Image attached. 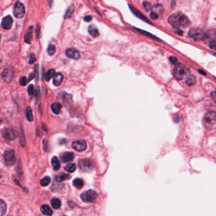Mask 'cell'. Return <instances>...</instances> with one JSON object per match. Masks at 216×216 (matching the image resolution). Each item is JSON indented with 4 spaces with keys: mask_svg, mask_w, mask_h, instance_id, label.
I'll return each instance as SVG.
<instances>
[{
    "mask_svg": "<svg viewBox=\"0 0 216 216\" xmlns=\"http://www.w3.org/2000/svg\"><path fill=\"white\" fill-rule=\"evenodd\" d=\"M1 37H2V35L0 34V40H1Z\"/></svg>",
    "mask_w": 216,
    "mask_h": 216,
    "instance_id": "cell-49",
    "label": "cell"
},
{
    "mask_svg": "<svg viewBox=\"0 0 216 216\" xmlns=\"http://www.w3.org/2000/svg\"><path fill=\"white\" fill-rule=\"evenodd\" d=\"M168 22L176 28L187 27L191 24L188 17L181 12H177L170 15L168 18Z\"/></svg>",
    "mask_w": 216,
    "mask_h": 216,
    "instance_id": "cell-1",
    "label": "cell"
},
{
    "mask_svg": "<svg viewBox=\"0 0 216 216\" xmlns=\"http://www.w3.org/2000/svg\"><path fill=\"white\" fill-rule=\"evenodd\" d=\"M51 204L54 209H58L61 206V202L58 198H53L51 201Z\"/></svg>",
    "mask_w": 216,
    "mask_h": 216,
    "instance_id": "cell-25",
    "label": "cell"
},
{
    "mask_svg": "<svg viewBox=\"0 0 216 216\" xmlns=\"http://www.w3.org/2000/svg\"><path fill=\"white\" fill-rule=\"evenodd\" d=\"M216 120V114L215 112H210L205 114L204 118V123L207 129H213L215 127Z\"/></svg>",
    "mask_w": 216,
    "mask_h": 216,
    "instance_id": "cell-5",
    "label": "cell"
},
{
    "mask_svg": "<svg viewBox=\"0 0 216 216\" xmlns=\"http://www.w3.org/2000/svg\"><path fill=\"white\" fill-rule=\"evenodd\" d=\"M27 82V80L26 77H22L20 79V84L22 86H26Z\"/></svg>",
    "mask_w": 216,
    "mask_h": 216,
    "instance_id": "cell-37",
    "label": "cell"
},
{
    "mask_svg": "<svg viewBox=\"0 0 216 216\" xmlns=\"http://www.w3.org/2000/svg\"><path fill=\"white\" fill-rule=\"evenodd\" d=\"M68 177H69V175L62 172V173L59 174L58 176H57V177H55V181L57 182H62V181H65V179H68Z\"/></svg>",
    "mask_w": 216,
    "mask_h": 216,
    "instance_id": "cell-23",
    "label": "cell"
},
{
    "mask_svg": "<svg viewBox=\"0 0 216 216\" xmlns=\"http://www.w3.org/2000/svg\"><path fill=\"white\" fill-rule=\"evenodd\" d=\"M47 51H48V53L49 55L53 56L54 54L55 53V51H56L55 46L54 44H50L48 48Z\"/></svg>",
    "mask_w": 216,
    "mask_h": 216,
    "instance_id": "cell-32",
    "label": "cell"
},
{
    "mask_svg": "<svg viewBox=\"0 0 216 216\" xmlns=\"http://www.w3.org/2000/svg\"><path fill=\"white\" fill-rule=\"evenodd\" d=\"M187 80L186 81V83L187 85L188 86H192L193 85V84H195L196 82V78L193 75H190L188 78H187Z\"/></svg>",
    "mask_w": 216,
    "mask_h": 216,
    "instance_id": "cell-27",
    "label": "cell"
},
{
    "mask_svg": "<svg viewBox=\"0 0 216 216\" xmlns=\"http://www.w3.org/2000/svg\"><path fill=\"white\" fill-rule=\"evenodd\" d=\"M2 122H3V120H2V119L1 117H0V124H1Z\"/></svg>",
    "mask_w": 216,
    "mask_h": 216,
    "instance_id": "cell-48",
    "label": "cell"
},
{
    "mask_svg": "<svg viewBox=\"0 0 216 216\" xmlns=\"http://www.w3.org/2000/svg\"><path fill=\"white\" fill-rule=\"evenodd\" d=\"M33 27H30L29 30H28V31L27 33V34H26V36H25V38H24V40H25V42L26 43H28V44H30L31 43V41H32V39H33Z\"/></svg>",
    "mask_w": 216,
    "mask_h": 216,
    "instance_id": "cell-19",
    "label": "cell"
},
{
    "mask_svg": "<svg viewBox=\"0 0 216 216\" xmlns=\"http://www.w3.org/2000/svg\"><path fill=\"white\" fill-rule=\"evenodd\" d=\"M13 24V19L10 15H8V16L4 17L2 19L1 26L3 29L5 30H9L11 29Z\"/></svg>",
    "mask_w": 216,
    "mask_h": 216,
    "instance_id": "cell-12",
    "label": "cell"
},
{
    "mask_svg": "<svg viewBox=\"0 0 216 216\" xmlns=\"http://www.w3.org/2000/svg\"><path fill=\"white\" fill-rule=\"evenodd\" d=\"M98 198L97 193L92 190H89L83 192L81 195V198L83 202L86 203H93Z\"/></svg>",
    "mask_w": 216,
    "mask_h": 216,
    "instance_id": "cell-4",
    "label": "cell"
},
{
    "mask_svg": "<svg viewBox=\"0 0 216 216\" xmlns=\"http://www.w3.org/2000/svg\"><path fill=\"white\" fill-rule=\"evenodd\" d=\"M51 182V178L49 176H46L44 178L41 179L40 181V184L41 186H46L50 183Z\"/></svg>",
    "mask_w": 216,
    "mask_h": 216,
    "instance_id": "cell-30",
    "label": "cell"
},
{
    "mask_svg": "<svg viewBox=\"0 0 216 216\" xmlns=\"http://www.w3.org/2000/svg\"><path fill=\"white\" fill-rule=\"evenodd\" d=\"M36 60V55H34V53H30V56H29V64H34Z\"/></svg>",
    "mask_w": 216,
    "mask_h": 216,
    "instance_id": "cell-35",
    "label": "cell"
},
{
    "mask_svg": "<svg viewBox=\"0 0 216 216\" xmlns=\"http://www.w3.org/2000/svg\"><path fill=\"white\" fill-rule=\"evenodd\" d=\"M152 10L153 12H155L158 15L162 14L164 12V8H163L162 5H160V4H157V5L154 6L153 7H152Z\"/></svg>",
    "mask_w": 216,
    "mask_h": 216,
    "instance_id": "cell-21",
    "label": "cell"
},
{
    "mask_svg": "<svg viewBox=\"0 0 216 216\" xmlns=\"http://www.w3.org/2000/svg\"><path fill=\"white\" fill-rule=\"evenodd\" d=\"M4 160L5 163L7 166H12L16 162V157H15V152L12 149H9L5 150L4 153Z\"/></svg>",
    "mask_w": 216,
    "mask_h": 216,
    "instance_id": "cell-6",
    "label": "cell"
},
{
    "mask_svg": "<svg viewBox=\"0 0 216 216\" xmlns=\"http://www.w3.org/2000/svg\"><path fill=\"white\" fill-rule=\"evenodd\" d=\"M74 158V153L72 152H64L61 154L60 159L63 162H68L72 161Z\"/></svg>",
    "mask_w": 216,
    "mask_h": 216,
    "instance_id": "cell-14",
    "label": "cell"
},
{
    "mask_svg": "<svg viewBox=\"0 0 216 216\" xmlns=\"http://www.w3.org/2000/svg\"><path fill=\"white\" fill-rule=\"evenodd\" d=\"M74 7L73 5H71L70 7L68 8V9L67 10V11L66 12V14L65 15V19L70 18L72 16V13H74Z\"/></svg>",
    "mask_w": 216,
    "mask_h": 216,
    "instance_id": "cell-33",
    "label": "cell"
},
{
    "mask_svg": "<svg viewBox=\"0 0 216 216\" xmlns=\"http://www.w3.org/2000/svg\"><path fill=\"white\" fill-rule=\"evenodd\" d=\"M13 71L11 67H6L4 69L2 74V78L4 81L9 82L12 81L13 78Z\"/></svg>",
    "mask_w": 216,
    "mask_h": 216,
    "instance_id": "cell-10",
    "label": "cell"
},
{
    "mask_svg": "<svg viewBox=\"0 0 216 216\" xmlns=\"http://www.w3.org/2000/svg\"><path fill=\"white\" fill-rule=\"evenodd\" d=\"M129 9H131V10L132 11L134 15H136L138 17H139V18L141 19V20H143L144 21H145L146 22L148 23V24H151V22H149V20L146 17H145V16H144V15L141 12H139L136 9H135L134 7H133L131 5H129Z\"/></svg>",
    "mask_w": 216,
    "mask_h": 216,
    "instance_id": "cell-15",
    "label": "cell"
},
{
    "mask_svg": "<svg viewBox=\"0 0 216 216\" xmlns=\"http://www.w3.org/2000/svg\"><path fill=\"white\" fill-rule=\"evenodd\" d=\"M188 35L192 39L196 41H203L209 38V35L203 30L198 28L191 29L189 31Z\"/></svg>",
    "mask_w": 216,
    "mask_h": 216,
    "instance_id": "cell-3",
    "label": "cell"
},
{
    "mask_svg": "<svg viewBox=\"0 0 216 216\" xmlns=\"http://www.w3.org/2000/svg\"><path fill=\"white\" fill-rule=\"evenodd\" d=\"M211 95H212V96L213 97V99L215 101V91H213V92H212V93Z\"/></svg>",
    "mask_w": 216,
    "mask_h": 216,
    "instance_id": "cell-45",
    "label": "cell"
},
{
    "mask_svg": "<svg viewBox=\"0 0 216 216\" xmlns=\"http://www.w3.org/2000/svg\"><path fill=\"white\" fill-rule=\"evenodd\" d=\"M55 69H50V70L47 72L46 74V77H45V79L46 81H49L55 75Z\"/></svg>",
    "mask_w": 216,
    "mask_h": 216,
    "instance_id": "cell-28",
    "label": "cell"
},
{
    "mask_svg": "<svg viewBox=\"0 0 216 216\" xmlns=\"http://www.w3.org/2000/svg\"><path fill=\"white\" fill-rule=\"evenodd\" d=\"M17 134L14 129L7 128L5 129L3 132V137L7 141H12L16 138Z\"/></svg>",
    "mask_w": 216,
    "mask_h": 216,
    "instance_id": "cell-9",
    "label": "cell"
},
{
    "mask_svg": "<svg viewBox=\"0 0 216 216\" xmlns=\"http://www.w3.org/2000/svg\"><path fill=\"white\" fill-rule=\"evenodd\" d=\"M48 3H49V5H50V6H51L52 5V3H53V0H48Z\"/></svg>",
    "mask_w": 216,
    "mask_h": 216,
    "instance_id": "cell-46",
    "label": "cell"
},
{
    "mask_svg": "<svg viewBox=\"0 0 216 216\" xmlns=\"http://www.w3.org/2000/svg\"><path fill=\"white\" fill-rule=\"evenodd\" d=\"M175 33H176L177 34H179V36H182L183 34V32L180 29H177V31H175Z\"/></svg>",
    "mask_w": 216,
    "mask_h": 216,
    "instance_id": "cell-44",
    "label": "cell"
},
{
    "mask_svg": "<svg viewBox=\"0 0 216 216\" xmlns=\"http://www.w3.org/2000/svg\"><path fill=\"white\" fill-rule=\"evenodd\" d=\"M76 169V165L74 164H68L65 167V170L68 172H74Z\"/></svg>",
    "mask_w": 216,
    "mask_h": 216,
    "instance_id": "cell-29",
    "label": "cell"
},
{
    "mask_svg": "<svg viewBox=\"0 0 216 216\" xmlns=\"http://www.w3.org/2000/svg\"><path fill=\"white\" fill-rule=\"evenodd\" d=\"M6 211V205L3 200L0 199V216L3 215Z\"/></svg>",
    "mask_w": 216,
    "mask_h": 216,
    "instance_id": "cell-26",
    "label": "cell"
},
{
    "mask_svg": "<svg viewBox=\"0 0 216 216\" xmlns=\"http://www.w3.org/2000/svg\"><path fill=\"white\" fill-rule=\"evenodd\" d=\"M209 46L211 49L215 50V40H212V41H211L209 43Z\"/></svg>",
    "mask_w": 216,
    "mask_h": 216,
    "instance_id": "cell-40",
    "label": "cell"
},
{
    "mask_svg": "<svg viewBox=\"0 0 216 216\" xmlns=\"http://www.w3.org/2000/svg\"><path fill=\"white\" fill-rule=\"evenodd\" d=\"M26 117L29 121H33V110L30 107H27L26 110Z\"/></svg>",
    "mask_w": 216,
    "mask_h": 216,
    "instance_id": "cell-31",
    "label": "cell"
},
{
    "mask_svg": "<svg viewBox=\"0 0 216 216\" xmlns=\"http://www.w3.org/2000/svg\"><path fill=\"white\" fill-rule=\"evenodd\" d=\"M92 17L91 16V15H88V16H86L84 18V21H86V22H90L91 20H92Z\"/></svg>",
    "mask_w": 216,
    "mask_h": 216,
    "instance_id": "cell-42",
    "label": "cell"
},
{
    "mask_svg": "<svg viewBox=\"0 0 216 216\" xmlns=\"http://www.w3.org/2000/svg\"><path fill=\"white\" fill-rule=\"evenodd\" d=\"M95 166L94 162L89 159H81L79 162V167L81 171L89 172L93 169Z\"/></svg>",
    "mask_w": 216,
    "mask_h": 216,
    "instance_id": "cell-7",
    "label": "cell"
},
{
    "mask_svg": "<svg viewBox=\"0 0 216 216\" xmlns=\"http://www.w3.org/2000/svg\"><path fill=\"white\" fill-rule=\"evenodd\" d=\"M199 72L200 73V74H202L203 75H206V73L205 72H204L203 71H201V70H199Z\"/></svg>",
    "mask_w": 216,
    "mask_h": 216,
    "instance_id": "cell-47",
    "label": "cell"
},
{
    "mask_svg": "<svg viewBox=\"0 0 216 216\" xmlns=\"http://www.w3.org/2000/svg\"><path fill=\"white\" fill-rule=\"evenodd\" d=\"M1 177H2V176H1V175H0V178H1Z\"/></svg>",
    "mask_w": 216,
    "mask_h": 216,
    "instance_id": "cell-50",
    "label": "cell"
},
{
    "mask_svg": "<svg viewBox=\"0 0 216 216\" xmlns=\"http://www.w3.org/2000/svg\"><path fill=\"white\" fill-rule=\"evenodd\" d=\"M150 18L153 20H157V19H158V18L159 17L158 14H157L155 12H152V13L150 15Z\"/></svg>",
    "mask_w": 216,
    "mask_h": 216,
    "instance_id": "cell-38",
    "label": "cell"
},
{
    "mask_svg": "<svg viewBox=\"0 0 216 216\" xmlns=\"http://www.w3.org/2000/svg\"><path fill=\"white\" fill-rule=\"evenodd\" d=\"M41 212L46 215H51L53 214V211L51 208L47 205H43L41 207Z\"/></svg>",
    "mask_w": 216,
    "mask_h": 216,
    "instance_id": "cell-18",
    "label": "cell"
},
{
    "mask_svg": "<svg viewBox=\"0 0 216 216\" xmlns=\"http://www.w3.org/2000/svg\"><path fill=\"white\" fill-rule=\"evenodd\" d=\"M51 164L52 166L53 167V169H55V171L58 170L60 167V160H58V159L56 157H53V159H51Z\"/></svg>",
    "mask_w": 216,
    "mask_h": 216,
    "instance_id": "cell-22",
    "label": "cell"
},
{
    "mask_svg": "<svg viewBox=\"0 0 216 216\" xmlns=\"http://www.w3.org/2000/svg\"><path fill=\"white\" fill-rule=\"evenodd\" d=\"M143 8L146 12H149L150 10H152V5L150 4V3L148 2H144L143 3Z\"/></svg>",
    "mask_w": 216,
    "mask_h": 216,
    "instance_id": "cell-34",
    "label": "cell"
},
{
    "mask_svg": "<svg viewBox=\"0 0 216 216\" xmlns=\"http://www.w3.org/2000/svg\"><path fill=\"white\" fill-rule=\"evenodd\" d=\"M26 13V9L24 5L20 2H17L15 4L13 14L15 17L18 19H21L24 17Z\"/></svg>",
    "mask_w": 216,
    "mask_h": 216,
    "instance_id": "cell-8",
    "label": "cell"
},
{
    "mask_svg": "<svg viewBox=\"0 0 216 216\" xmlns=\"http://www.w3.org/2000/svg\"><path fill=\"white\" fill-rule=\"evenodd\" d=\"M28 92H29V95L30 96H31L34 95L35 89H34V88L33 85H30L28 87Z\"/></svg>",
    "mask_w": 216,
    "mask_h": 216,
    "instance_id": "cell-36",
    "label": "cell"
},
{
    "mask_svg": "<svg viewBox=\"0 0 216 216\" xmlns=\"http://www.w3.org/2000/svg\"><path fill=\"white\" fill-rule=\"evenodd\" d=\"M169 60H170V61L172 64H176L177 61V59L174 57H171L170 58H169Z\"/></svg>",
    "mask_w": 216,
    "mask_h": 216,
    "instance_id": "cell-41",
    "label": "cell"
},
{
    "mask_svg": "<svg viewBox=\"0 0 216 216\" xmlns=\"http://www.w3.org/2000/svg\"><path fill=\"white\" fill-rule=\"evenodd\" d=\"M72 148L78 152H82L87 148L86 142L84 140L75 141L72 144Z\"/></svg>",
    "mask_w": 216,
    "mask_h": 216,
    "instance_id": "cell-11",
    "label": "cell"
},
{
    "mask_svg": "<svg viewBox=\"0 0 216 216\" xmlns=\"http://www.w3.org/2000/svg\"><path fill=\"white\" fill-rule=\"evenodd\" d=\"M173 73L177 80H183L190 75V70L186 65L178 64L174 67Z\"/></svg>",
    "mask_w": 216,
    "mask_h": 216,
    "instance_id": "cell-2",
    "label": "cell"
},
{
    "mask_svg": "<svg viewBox=\"0 0 216 216\" xmlns=\"http://www.w3.org/2000/svg\"><path fill=\"white\" fill-rule=\"evenodd\" d=\"M40 30H41V27L40 26H37L36 27V37L37 38H40Z\"/></svg>",
    "mask_w": 216,
    "mask_h": 216,
    "instance_id": "cell-39",
    "label": "cell"
},
{
    "mask_svg": "<svg viewBox=\"0 0 216 216\" xmlns=\"http://www.w3.org/2000/svg\"><path fill=\"white\" fill-rule=\"evenodd\" d=\"M66 55L70 58L78 60L80 58V53L75 48H68L66 50Z\"/></svg>",
    "mask_w": 216,
    "mask_h": 216,
    "instance_id": "cell-13",
    "label": "cell"
},
{
    "mask_svg": "<svg viewBox=\"0 0 216 216\" xmlns=\"http://www.w3.org/2000/svg\"><path fill=\"white\" fill-rule=\"evenodd\" d=\"M51 109L54 113L58 114L61 109V105L60 103H55L51 105Z\"/></svg>",
    "mask_w": 216,
    "mask_h": 216,
    "instance_id": "cell-20",
    "label": "cell"
},
{
    "mask_svg": "<svg viewBox=\"0 0 216 216\" xmlns=\"http://www.w3.org/2000/svg\"><path fill=\"white\" fill-rule=\"evenodd\" d=\"M88 32L92 37H96L99 35V30H98V28L94 25H91L89 27Z\"/></svg>",
    "mask_w": 216,
    "mask_h": 216,
    "instance_id": "cell-17",
    "label": "cell"
},
{
    "mask_svg": "<svg viewBox=\"0 0 216 216\" xmlns=\"http://www.w3.org/2000/svg\"><path fill=\"white\" fill-rule=\"evenodd\" d=\"M73 185L76 188L81 189L83 186L84 181L80 178H76L73 181Z\"/></svg>",
    "mask_w": 216,
    "mask_h": 216,
    "instance_id": "cell-24",
    "label": "cell"
},
{
    "mask_svg": "<svg viewBox=\"0 0 216 216\" xmlns=\"http://www.w3.org/2000/svg\"><path fill=\"white\" fill-rule=\"evenodd\" d=\"M63 79H64V76L60 72L57 73L55 75V76H54V78H53L54 85H55L57 86H60L61 82H62V81H63Z\"/></svg>",
    "mask_w": 216,
    "mask_h": 216,
    "instance_id": "cell-16",
    "label": "cell"
},
{
    "mask_svg": "<svg viewBox=\"0 0 216 216\" xmlns=\"http://www.w3.org/2000/svg\"><path fill=\"white\" fill-rule=\"evenodd\" d=\"M34 77H35V74H34V73H33V74H30L27 81H30V80H32L33 78H34Z\"/></svg>",
    "mask_w": 216,
    "mask_h": 216,
    "instance_id": "cell-43",
    "label": "cell"
}]
</instances>
